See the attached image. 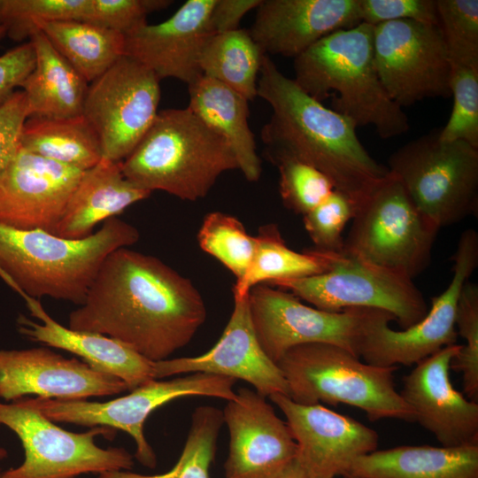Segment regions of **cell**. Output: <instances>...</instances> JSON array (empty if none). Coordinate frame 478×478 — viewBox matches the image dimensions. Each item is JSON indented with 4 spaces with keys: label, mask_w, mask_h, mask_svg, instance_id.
<instances>
[{
    "label": "cell",
    "mask_w": 478,
    "mask_h": 478,
    "mask_svg": "<svg viewBox=\"0 0 478 478\" xmlns=\"http://www.w3.org/2000/svg\"><path fill=\"white\" fill-rule=\"evenodd\" d=\"M256 251L250 268L236 281L234 297H244L258 284L298 279L329 270L338 253L312 250L296 251L285 243L276 225L263 226L256 236Z\"/></svg>",
    "instance_id": "30"
},
{
    "label": "cell",
    "mask_w": 478,
    "mask_h": 478,
    "mask_svg": "<svg viewBox=\"0 0 478 478\" xmlns=\"http://www.w3.org/2000/svg\"><path fill=\"white\" fill-rule=\"evenodd\" d=\"M450 87L453 105L439 137L478 149V68L451 66Z\"/></svg>",
    "instance_id": "37"
},
{
    "label": "cell",
    "mask_w": 478,
    "mask_h": 478,
    "mask_svg": "<svg viewBox=\"0 0 478 478\" xmlns=\"http://www.w3.org/2000/svg\"><path fill=\"white\" fill-rule=\"evenodd\" d=\"M35 65V52L30 41L0 56V105L20 88Z\"/></svg>",
    "instance_id": "44"
},
{
    "label": "cell",
    "mask_w": 478,
    "mask_h": 478,
    "mask_svg": "<svg viewBox=\"0 0 478 478\" xmlns=\"http://www.w3.org/2000/svg\"><path fill=\"white\" fill-rule=\"evenodd\" d=\"M416 207L437 227L478 212V149L447 142L433 130L404 144L388 159Z\"/></svg>",
    "instance_id": "7"
},
{
    "label": "cell",
    "mask_w": 478,
    "mask_h": 478,
    "mask_svg": "<svg viewBox=\"0 0 478 478\" xmlns=\"http://www.w3.org/2000/svg\"><path fill=\"white\" fill-rule=\"evenodd\" d=\"M15 292L25 301L30 314L40 320L18 317V331L27 339L73 353L93 369L120 379L130 390L156 380L155 361L112 337L66 328L50 316L39 299Z\"/></svg>",
    "instance_id": "24"
},
{
    "label": "cell",
    "mask_w": 478,
    "mask_h": 478,
    "mask_svg": "<svg viewBox=\"0 0 478 478\" xmlns=\"http://www.w3.org/2000/svg\"><path fill=\"white\" fill-rule=\"evenodd\" d=\"M356 203L334 189L320 204L303 217L304 226L315 249L340 253L343 251V230L354 216Z\"/></svg>",
    "instance_id": "40"
},
{
    "label": "cell",
    "mask_w": 478,
    "mask_h": 478,
    "mask_svg": "<svg viewBox=\"0 0 478 478\" xmlns=\"http://www.w3.org/2000/svg\"><path fill=\"white\" fill-rule=\"evenodd\" d=\"M28 118L27 99L22 90L0 105V178L20 148L23 125Z\"/></svg>",
    "instance_id": "43"
},
{
    "label": "cell",
    "mask_w": 478,
    "mask_h": 478,
    "mask_svg": "<svg viewBox=\"0 0 478 478\" xmlns=\"http://www.w3.org/2000/svg\"><path fill=\"white\" fill-rule=\"evenodd\" d=\"M249 29L265 55L297 58L323 37L361 22L358 0H261Z\"/></svg>",
    "instance_id": "23"
},
{
    "label": "cell",
    "mask_w": 478,
    "mask_h": 478,
    "mask_svg": "<svg viewBox=\"0 0 478 478\" xmlns=\"http://www.w3.org/2000/svg\"><path fill=\"white\" fill-rule=\"evenodd\" d=\"M172 4L167 0H91L89 22L124 35L147 24V16Z\"/></svg>",
    "instance_id": "41"
},
{
    "label": "cell",
    "mask_w": 478,
    "mask_h": 478,
    "mask_svg": "<svg viewBox=\"0 0 478 478\" xmlns=\"http://www.w3.org/2000/svg\"><path fill=\"white\" fill-rule=\"evenodd\" d=\"M261 0H215L210 14L212 35L239 29L243 18L257 9Z\"/></svg>",
    "instance_id": "45"
},
{
    "label": "cell",
    "mask_w": 478,
    "mask_h": 478,
    "mask_svg": "<svg viewBox=\"0 0 478 478\" xmlns=\"http://www.w3.org/2000/svg\"><path fill=\"white\" fill-rule=\"evenodd\" d=\"M346 475L358 478H478V444L458 447L402 445L375 450Z\"/></svg>",
    "instance_id": "26"
},
{
    "label": "cell",
    "mask_w": 478,
    "mask_h": 478,
    "mask_svg": "<svg viewBox=\"0 0 478 478\" xmlns=\"http://www.w3.org/2000/svg\"><path fill=\"white\" fill-rule=\"evenodd\" d=\"M82 173L20 147L0 178V225L52 233Z\"/></svg>",
    "instance_id": "21"
},
{
    "label": "cell",
    "mask_w": 478,
    "mask_h": 478,
    "mask_svg": "<svg viewBox=\"0 0 478 478\" xmlns=\"http://www.w3.org/2000/svg\"><path fill=\"white\" fill-rule=\"evenodd\" d=\"M215 0H188L166 20L145 24L125 35L124 55L143 64L161 81L189 85L202 76L199 59L212 35L210 14Z\"/></svg>",
    "instance_id": "22"
},
{
    "label": "cell",
    "mask_w": 478,
    "mask_h": 478,
    "mask_svg": "<svg viewBox=\"0 0 478 478\" xmlns=\"http://www.w3.org/2000/svg\"><path fill=\"white\" fill-rule=\"evenodd\" d=\"M248 300L258 341L275 364L289 349L316 343L337 345L358 357L365 328L373 311L370 308H349L338 312L320 310L303 304L290 292L267 284L251 288Z\"/></svg>",
    "instance_id": "14"
},
{
    "label": "cell",
    "mask_w": 478,
    "mask_h": 478,
    "mask_svg": "<svg viewBox=\"0 0 478 478\" xmlns=\"http://www.w3.org/2000/svg\"><path fill=\"white\" fill-rule=\"evenodd\" d=\"M455 327L464 340L451 362V369L462 374L466 397L478 402V286L467 281L459 295Z\"/></svg>",
    "instance_id": "38"
},
{
    "label": "cell",
    "mask_w": 478,
    "mask_h": 478,
    "mask_svg": "<svg viewBox=\"0 0 478 478\" xmlns=\"http://www.w3.org/2000/svg\"><path fill=\"white\" fill-rule=\"evenodd\" d=\"M33 71L21 84L29 117L70 118L82 114L89 82L50 44L41 30L29 40Z\"/></svg>",
    "instance_id": "28"
},
{
    "label": "cell",
    "mask_w": 478,
    "mask_h": 478,
    "mask_svg": "<svg viewBox=\"0 0 478 478\" xmlns=\"http://www.w3.org/2000/svg\"><path fill=\"white\" fill-rule=\"evenodd\" d=\"M236 380L205 373H192L166 381L154 380L130 394L106 402L22 397L54 422L89 428L108 427L127 433L136 446L135 459L154 468L156 454L148 443L143 426L150 414L172 400L186 397H210L230 401L235 398Z\"/></svg>",
    "instance_id": "10"
},
{
    "label": "cell",
    "mask_w": 478,
    "mask_h": 478,
    "mask_svg": "<svg viewBox=\"0 0 478 478\" xmlns=\"http://www.w3.org/2000/svg\"><path fill=\"white\" fill-rule=\"evenodd\" d=\"M258 96L272 108L261 129L266 157L274 165L295 159L323 173L358 204L389 170L359 141L355 125L305 93L264 55Z\"/></svg>",
    "instance_id": "2"
},
{
    "label": "cell",
    "mask_w": 478,
    "mask_h": 478,
    "mask_svg": "<svg viewBox=\"0 0 478 478\" xmlns=\"http://www.w3.org/2000/svg\"><path fill=\"white\" fill-rule=\"evenodd\" d=\"M156 380L174 374L205 373L240 379L265 397L289 396L281 371L262 350L252 325L248 294L234 297V308L219 341L196 357L155 362Z\"/></svg>",
    "instance_id": "19"
},
{
    "label": "cell",
    "mask_w": 478,
    "mask_h": 478,
    "mask_svg": "<svg viewBox=\"0 0 478 478\" xmlns=\"http://www.w3.org/2000/svg\"><path fill=\"white\" fill-rule=\"evenodd\" d=\"M91 0H3L1 26L14 41L30 38L42 23L88 20Z\"/></svg>",
    "instance_id": "35"
},
{
    "label": "cell",
    "mask_w": 478,
    "mask_h": 478,
    "mask_svg": "<svg viewBox=\"0 0 478 478\" xmlns=\"http://www.w3.org/2000/svg\"><path fill=\"white\" fill-rule=\"evenodd\" d=\"M0 426L14 432L24 450L23 462L3 471V478H76L129 471L134 466L133 456L126 449H104L96 443L99 436L112 439L115 429L94 427L83 433L70 432L20 398L0 402Z\"/></svg>",
    "instance_id": "9"
},
{
    "label": "cell",
    "mask_w": 478,
    "mask_h": 478,
    "mask_svg": "<svg viewBox=\"0 0 478 478\" xmlns=\"http://www.w3.org/2000/svg\"><path fill=\"white\" fill-rule=\"evenodd\" d=\"M460 348L451 344L422 359L403 377L400 393L415 413V421L442 446L478 444V402L455 389L451 362Z\"/></svg>",
    "instance_id": "20"
},
{
    "label": "cell",
    "mask_w": 478,
    "mask_h": 478,
    "mask_svg": "<svg viewBox=\"0 0 478 478\" xmlns=\"http://www.w3.org/2000/svg\"><path fill=\"white\" fill-rule=\"evenodd\" d=\"M374 27L360 23L335 31L294 58L295 82L309 96L349 119L371 126L382 139L409 129L407 115L385 91L374 63Z\"/></svg>",
    "instance_id": "4"
},
{
    "label": "cell",
    "mask_w": 478,
    "mask_h": 478,
    "mask_svg": "<svg viewBox=\"0 0 478 478\" xmlns=\"http://www.w3.org/2000/svg\"><path fill=\"white\" fill-rule=\"evenodd\" d=\"M160 80L135 59L122 56L89 84L82 115L96 131L103 158L123 161L154 121Z\"/></svg>",
    "instance_id": "15"
},
{
    "label": "cell",
    "mask_w": 478,
    "mask_h": 478,
    "mask_svg": "<svg viewBox=\"0 0 478 478\" xmlns=\"http://www.w3.org/2000/svg\"><path fill=\"white\" fill-rule=\"evenodd\" d=\"M6 35V28L4 27H0V40Z\"/></svg>",
    "instance_id": "48"
},
{
    "label": "cell",
    "mask_w": 478,
    "mask_h": 478,
    "mask_svg": "<svg viewBox=\"0 0 478 478\" xmlns=\"http://www.w3.org/2000/svg\"><path fill=\"white\" fill-rule=\"evenodd\" d=\"M2 4H3V0H0V27L1 26V12H2Z\"/></svg>",
    "instance_id": "49"
},
{
    "label": "cell",
    "mask_w": 478,
    "mask_h": 478,
    "mask_svg": "<svg viewBox=\"0 0 478 478\" xmlns=\"http://www.w3.org/2000/svg\"><path fill=\"white\" fill-rule=\"evenodd\" d=\"M451 66L478 68V1L436 0Z\"/></svg>",
    "instance_id": "36"
},
{
    "label": "cell",
    "mask_w": 478,
    "mask_h": 478,
    "mask_svg": "<svg viewBox=\"0 0 478 478\" xmlns=\"http://www.w3.org/2000/svg\"><path fill=\"white\" fill-rule=\"evenodd\" d=\"M274 478H311V476L296 457Z\"/></svg>",
    "instance_id": "46"
},
{
    "label": "cell",
    "mask_w": 478,
    "mask_h": 478,
    "mask_svg": "<svg viewBox=\"0 0 478 478\" xmlns=\"http://www.w3.org/2000/svg\"><path fill=\"white\" fill-rule=\"evenodd\" d=\"M453 276L447 288L432 298L431 307L418 323L403 330L389 325L394 316L374 309L358 349L363 361L383 367L416 365L442 348L455 344L457 304L464 284L478 266V234L466 229L453 256Z\"/></svg>",
    "instance_id": "12"
},
{
    "label": "cell",
    "mask_w": 478,
    "mask_h": 478,
    "mask_svg": "<svg viewBox=\"0 0 478 478\" xmlns=\"http://www.w3.org/2000/svg\"><path fill=\"white\" fill-rule=\"evenodd\" d=\"M223 424L221 410L210 405L199 406L192 414L182 451L169 471L154 475L116 471L99 474L98 478H210V467Z\"/></svg>",
    "instance_id": "33"
},
{
    "label": "cell",
    "mask_w": 478,
    "mask_h": 478,
    "mask_svg": "<svg viewBox=\"0 0 478 478\" xmlns=\"http://www.w3.org/2000/svg\"><path fill=\"white\" fill-rule=\"evenodd\" d=\"M343 251L411 279L431 261L440 230L391 173L357 204Z\"/></svg>",
    "instance_id": "8"
},
{
    "label": "cell",
    "mask_w": 478,
    "mask_h": 478,
    "mask_svg": "<svg viewBox=\"0 0 478 478\" xmlns=\"http://www.w3.org/2000/svg\"><path fill=\"white\" fill-rule=\"evenodd\" d=\"M150 194L125 177L121 162L102 158L82 173L52 234L75 240L88 237L99 223L117 217Z\"/></svg>",
    "instance_id": "25"
},
{
    "label": "cell",
    "mask_w": 478,
    "mask_h": 478,
    "mask_svg": "<svg viewBox=\"0 0 478 478\" xmlns=\"http://www.w3.org/2000/svg\"><path fill=\"white\" fill-rule=\"evenodd\" d=\"M362 23L376 26L393 20L438 25L436 0H358Z\"/></svg>",
    "instance_id": "42"
},
{
    "label": "cell",
    "mask_w": 478,
    "mask_h": 478,
    "mask_svg": "<svg viewBox=\"0 0 478 478\" xmlns=\"http://www.w3.org/2000/svg\"><path fill=\"white\" fill-rule=\"evenodd\" d=\"M0 478H3V471L0 470Z\"/></svg>",
    "instance_id": "51"
},
{
    "label": "cell",
    "mask_w": 478,
    "mask_h": 478,
    "mask_svg": "<svg viewBox=\"0 0 478 478\" xmlns=\"http://www.w3.org/2000/svg\"><path fill=\"white\" fill-rule=\"evenodd\" d=\"M127 389L120 379L46 347L0 349V398L6 402L30 395L49 399L86 400Z\"/></svg>",
    "instance_id": "18"
},
{
    "label": "cell",
    "mask_w": 478,
    "mask_h": 478,
    "mask_svg": "<svg viewBox=\"0 0 478 478\" xmlns=\"http://www.w3.org/2000/svg\"><path fill=\"white\" fill-rule=\"evenodd\" d=\"M249 30L236 29L212 35L199 59L202 75L212 78L243 96H258V74L263 56Z\"/></svg>",
    "instance_id": "32"
},
{
    "label": "cell",
    "mask_w": 478,
    "mask_h": 478,
    "mask_svg": "<svg viewBox=\"0 0 478 478\" xmlns=\"http://www.w3.org/2000/svg\"><path fill=\"white\" fill-rule=\"evenodd\" d=\"M139 239L138 229L117 217L77 240L0 225V278L14 291L34 298L81 305L108 255Z\"/></svg>",
    "instance_id": "3"
},
{
    "label": "cell",
    "mask_w": 478,
    "mask_h": 478,
    "mask_svg": "<svg viewBox=\"0 0 478 478\" xmlns=\"http://www.w3.org/2000/svg\"><path fill=\"white\" fill-rule=\"evenodd\" d=\"M20 147L43 158L86 171L103 158L99 138L81 114L70 118L29 117Z\"/></svg>",
    "instance_id": "29"
},
{
    "label": "cell",
    "mask_w": 478,
    "mask_h": 478,
    "mask_svg": "<svg viewBox=\"0 0 478 478\" xmlns=\"http://www.w3.org/2000/svg\"><path fill=\"white\" fill-rule=\"evenodd\" d=\"M267 285L290 292L327 312L349 308L386 311L403 329L418 323L428 310L412 279L345 251L336 255L329 270L323 274Z\"/></svg>",
    "instance_id": "11"
},
{
    "label": "cell",
    "mask_w": 478,
    "mask_h": 478,
    "mask_svg": "<svg viewBox=\"0 0 478 478\" xmlns=\"http://www.w3.org/2000/svg\"><path fill=\"white\" fill-rule=\"evenodd\" d=\"M205 320L204 301L189 279L125 247L104 259L68 328L112 337L156 362L185 347Z\"/></svg>",
    "instance_id": "1"
},
{
    "label": "cell",
    "mask_w": 478,
    "mask_h": 478,
    "mask_svg": "<svg viewBox=\"0 0 478 478\" xmlns=\"http://www.w3.org/2000/svg\"><path fill=\"white\" fill-rule=\"evenodd\" d=\"M121 168L137 188L196 201L238 165L227 140L187 107L158 112Z\"/></svg>",
    "instance_id": "5"
},
{
    "label": "cell",
    "mask_w": 478,
    "mask_h": 478,
    "mask_svg": "<svg viewBox=\"0 0 478 478\" xmlns=\"http://www.w3.org/2000/svg\"><path fill=\"white\" fill-rule=\"evenodd\" d=\"M342 478H358V477L352 476V475H344Z\"/></svg>",
    "instance_id": "50"
},
{
    "label": "cell",
    "mask_w": 478,
    "mask_h": 478,
    "mask_svg": "<svg viewBox=\"0 0 478 478\" xmlns=\"http://www.w3.org/2000/svg\"><path fill=\"white\" fill-rule=\"evenodd\" d=\"M268 398L285 416L296 457L311 478L343 477L358 459L377 450V432L350 416L320 404H297L283 394Z\"/></svg>",
    "instance_id": "16"
},
{
    "label": "cell",
    "mask_w": 478,
    "mask_h": 478,
    "mask_svg": "<svg viewBox=\"0 0 478 478\" xmlns=\"http://www.w3.org/2000/svg\"><path fill=\"white\" fill-rule=\"evenodd\" d=\"M235 392L222 410L229 433L224 476L274 478L296 458V442L266 397L248 388Z\"/></svg>",
    "instance_id": "17"
},
{
    "label": "cell",
    "mask_w": 478,
    "mask_h": 478,
    "mask_svg": "<svg viewBox=\"0 0 478 478\" xmlns=\"http://www.w3.org/2000/svg\"><path fill=\"white\" fill-rule=\"evenodd\" d=\"M38 29L89 84L124 56V35L89 22L52 21Z\"/></svg>",
    "instance_id": "31"
},
{
    "label": "cell",
    "mask_w": 478,
    "mask_h": 478,
    "mask_svg": "<svg viewBox=\"0 0 478 478\" xmlns=\"http://www.w3.org/2000/svg\"><path fill=\"white\" fill-rule=\"evenodd\" d=\"M200 248L242 279L252 262L257 240L235 217L221 212L205 215L197 233Z\"/></svg>",
    "instance_id": "34"
},
{
    "label": "cell",
    "mask_w": 478,
    "mask_h": 478,
    "mask_svg": "<svg viewBox=\"0 0 478 478\" xmlns=\"http://www.w3.org/2000/svg\"><path fill=\"white\" fill-rule=\"evenodd\" d=\"M188 87V107L227 140L245 179L257 181L262 166L249 126V101L227 86L204 75Z\"/></svg>",
    "instance_id": "27"
},
{
    "label": "cell",
    "mask_w": 478,
    "mask_h": 478,
    "mask_svg": "<svg viewBox=\"0 0 478 478\" xmlns=\"http://www.w3.org/2000/svg\"><path fill=\"white\" fill-rule=\"evenodd\" d=\"M374 58L388 96L400 107L451 97V65L439 25L414 20L378 24Z\"/></svg>",
    "instance_id": "13"
},
{
    "label": "cell",
    "mask_w": 478,
    "mask_h": 478,
    "mask_svg": "<svg viewBox=\"0 0 478 478\" xmlns=\"http://www.w3.org/2000/svg\"><path fill=\"white\" fill-rule=\"evenodd\" d=\"M8 455L7 451L4 448L0 447V460L4 459Z\"/></svg>",
    "instance_id": "47"
},
{
    "label": "cell",
    "mask_w": 478,
    "mask_h": 478,
    "mask_svg": "<svg viewBox=\"0 0 478 478\" xmlns=\"http://www.w3.org/2000/svg\"><path fill=\"white\" fill-rule=\"evenodd\" d=\"M279 170V191L283 204L303 216L323 202L335 189L320 170L295 159L274 164Z\"/></svg>",
    "instance_id": "39"
},
{
    "label": "cell",
    "mask_w": 478,
    "mask_h": 478,
    "mask_svg": "<svg viewBox=\"0 0 478 478\" xmlns=\"http://www.w3.org/2000/svg\"><path fill=\"white\" fill-rule=\"evenodd\" d=\"M276 365L289 397L297 404H344L362 410L372 421H415L414 412L395 388L397 366H374L342 347L321 343L295 346Z\"/></svg>",
    "instance_id": "6"
}]
</instances>
